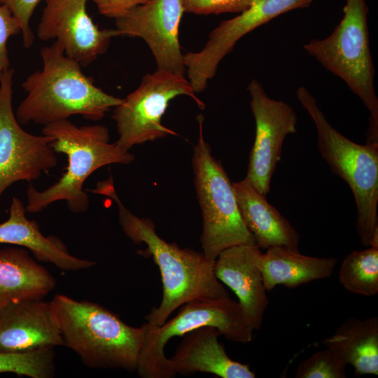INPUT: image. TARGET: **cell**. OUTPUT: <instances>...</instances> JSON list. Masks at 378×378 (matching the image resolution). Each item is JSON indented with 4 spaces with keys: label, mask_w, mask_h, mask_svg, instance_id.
Listing matches in <instances>:
<instances>
[{
    "label": "cell",
    "mask_w": 378,
    "mask_h": 378,
    "mask_svg": "<svg viewBox=\"0 0 378 378\" xmlns=\"http://www.w3.org/2000/svg\"><path fill=\"white\" fill-rule=\"evenodd\" d=\"M90 191L108 197L117 204L122 230L133 243L146 244V248L137 253L152 257L159 268L162 298L159 306L146 316L148 323L161 326L177 308L194 300L229 297L226 288L215 276V260L203 252L181 248L162 239L151 219L138 217L123 205L111 177L98 182Z\"/></svg>",
    "instance_id": "6da1fadb"
},
{
    "label": "cell",
    "mask_w": 378,
    "mask_h": 378,
    "mask_svg": "<svg viewBox=\"0 0 378 378\" xmlns=\"http://www.w3.org/2000/svg\"><path fill=\"white\" fill-rule=\"evenodd\" d=\"M40 55L42 69L31 74L22 84L27 95L15 113L20 125L45 126L76 115L97 121L122 103V99L95 85L56 41L43 47Z\"/></svg>",
    "instance_id": "7a4b0ae2"
},
{
    "label": "cell",
    "mask_w": 378,
    "mask_h": 378,
    "mask_svg": "<svg viewBox=\"0 0 378 378\" xmlns=\"http://www.w3.org/2000/svg\"><path fill=\"white\" fill-rule=\"evenodd\" d=\"M42 134L53 138L50 146L66 155L68 164L61 178L44 190L29 185L25 206L29 213H38L62 200L72 213H84L90 204L83 188L88 178L106 165L134 160V155L117 141L110 142L108 130L102 125L77 126L66 119L43 126Z\"/></svg>",
    "instance_id": "3957f363"
},
{
    "label": "cell",
    "mask_w": 378,
    "mask_h": 378,
    "mask_svg": "<svg viewBox=\"0 0 378 378\" xmlns=\"http://www.w3.org/2000/svg\"><path fill=\"white\" fill-rule=\"evenodd\" d=\"M64 346L89 368L136 371L144 328L125 323L99 304L56 294L50 302Z\"/></svg>",
    "instance_id": "277c9868"
},
{
    "label": "cell",
    "mask_w": 378,
    "mask_h": 378,
    "mask_svg": "<svg viewBox=\"0 0 378 378\" xmlns=\"http://www.w3.org/2000/svg\"><path fill=\"white\" fill-rule=\"evenodd\" d=\"M343 12L330 35L312 39L303 48L361 100L370 113L366 143L378 144V98L367 22L368 7L365 0H346Z\"/></svg>",
    "instance_id": "5b68a950"
},
{
    "label": "cell",
    "mask_w": 378,
    "mask_h": 378,
    "mask_svg": "<svg viewBox=\"0 0 378 378\" xmlns=\"http://www.w3.org/2000/svg\"><path fill=\"white\" fill-rule=\"evenodd\" d=\"M296 97L315 125L321 157L353 193L357 209V233L361 244L369 246L378 232V144H358L339 132L306 88H298Z\"/></svg>",
    "instance_id": "8992f818"
},
{
    "label": "cell",
    "mask_w": 378,
    "mask_h": 378,
    "mask_svg": "<svg viewBox=\"0 0 378 378\" xmlns=\"http://www.w3.org/2000/svg\"><path fill=\"white\" fill-rule=\"evenodd\" d=\"M144 337L136 371L142 378H172L169 359L164 348L169 340L197 328L211 326L233 342L246 344L253 339V330L238 303L230 297L202 298L180 307L178 313L161 326L143 324Z\"/></svg>",
    "instance_id": "52a82bcc"
},
{
    "label": "cell",
    "mask_w": 378,
    "mask_h": 378,
    "mask_svg": "<svg viewBox=\"0 0 378 378\" xmlns=\"http://www.w3.org/2000/svg\"><path fill=\"white\" fill-rule=\"evenodd\" d=\"M197 119L199 136L192 161L203 219L200 243L204 254L215 260L221 251L229 247L256 244L241 218L233 185L204 139V117L199 115Z\"/></svg>",
    "instance_id": "ba28073f"
},
{
    "label": "cell",
    "mask_w": 378,
    "mask_h": 378,
    "mask_svg": "<svg viewBox=\"0 0 378 378\" xmlns=\"http://www.w3.org/2000/svg\"><path fill=\"white\" fill-rule=\"evenodd\" d=\"M180 95L191 97L202 109L205 107L184 76L161 69L146 74L139 87L114 108L117 143L129 150L135 145L176 134L162 124V118L170 101Z\"/></svg>",
    "instance_id": "9c48e42d"
},
{
    "label": "cell",
    "mask_w": 378,
    "mask_h": 378,
    "mask_svg": "<svg viewBox=\"0 0 378 378\" xmlns=\"http://www.w3.org/2000/svg\"><path fill=\"white\" fill-rule=\"evenodd\" d=\"M13 74L8 69L0 80V201L13 183L37 180L58 162L50 146L53 138L30 134L18 121L12 106Z\"/></svg>",
    "instance_id": "30bf717a"
},
{
    "label": "cell",
    "mask_w": 378,
    "mask_h": 378,
    "mask_svg": "<svg viewBox=\"0 0 378 378\" xmlns=\"http://www.w3.org/2000/svg\"><path fill=\"white\" fill-rule=\"evenodd\" d=\"M314 0H254L236 17L223 20L209 35L198 52L183 55L188 80L195 93L203 92L220 61L246 34L288 11L309 7Z\"/></svg>",
    "instance_id": "8fae6325"
},
{
    "label": "cell",
    "mask_w": 378,
    "mask_h": 378,
    "mask_svg": "<svg viewBox=\"0 0 378 378\" xmlns=\"http://www.w3.org/2000/svg\"><path fill=\"white\" fill-rule=\"evenodd\" d=\"M255 122V140L248 165L247 177L266 196L286 137L297 132L298 115L288 103L270 97L262 85L252 79L247 86Z\"/></svg>",
    "instance_id": "7c38bea8"
},
{
    "label": "cell",
    "mask_w": 378,
    "mask_h": 378,
    "mask_svg": "<svg viewBox=\"0 0 378 378\" xmlns=\"http://www.w3.org/2000/svg\"><path fill=\"white\" fill-rule=\"evenodd\" d=\"M37 28L43 41L55 39L65 54L86 67L108 50L119 36L115 29H99L87 12L88 0H44Z\"/></svg>",
    "instance_id": "4fadbf2b"
},
{
    "label": "cell",
    "mask_w": 378,
    "mask_h": 378,
    "mask_svg": "<svg viewBox=\"0 0 378 378\" xmlns=\"http://www.w3.org/2000/svg\"><path fill=\"white\" fill-rule=\"evenodd\" d=\"M184 13L181 0H150L115 19V29L119 36L144 39L158 69L185 76L179 43V26Z\"/></svg>",
    "instance_id": "5bb4252c"
},
{
    "label": "cell",
    "mask_w": 378,
    "mask_h": 378,
    "mask_svg": "<svg viewBox=\"0 0 378 378\" xmlns=\"http://www.w3.org/2000/svg\"><path fill=\"white\" fill-rule=\"evenodd\" d=\"M260 249L255 244H242L221 251L214 261V274L237 295L249 326L260 330L269 304L259 266Z\"/></svg>",
    "instance_id": "9a60e30c"
},
{
    "label": "cell",
    "mask_w": 378,
    "mask_h": 378,
    "mask_svg": "<svg viewBox=\"0 0 378 378\" xmlns=\"http://www.w3.org/2000/svg\"><path fill=\"white\" fill-rule=\"evenodd\" d=\"M64 346L50 303L30 299L0 309V353H25Z\"/></svg>",
    "instance_id": "2e32d148"
},
{
    "label": "cell",
    "mask_w": 378,
    "mask_h": 378,
    "mask_svg": "<svg viewBox=\"0 0 378 378\" xmlns=\"http://www.w3.org/2000/svg\"><path fill=\"white\" fill-rule=\"evenodd\" d=\"M219 331L211 326L197 328L184 334L169 358L173 372L189 375L210 373L222 378H254L249 365L230 358L218 341Z\"/></svg>",
    "instance_id": "e0dca14e"
},
{
    "label": "cell",
    "mask_w": 378,
    "mask_h": 378,
    "mask_svg": "<svg viewBox=\"0 0 378 378\" xmlns=\"http://www.w3.org/2000/svg\"><path fill=\"white\" fill-rule=\"evenodd\" d=\"M232 185L241 218L260 249L282 246L299 251L298 230L247 177Z\"/></svg>",
    "instance_id": "ac0fdd59"
},
{
    "label": "cell",
    "mask_w": 378,
    "mask_h": 378,
    "mask_svg": "<svg viewBox=\"0 0 378 378\" xmlns=\"http://www.w3.org/2000/svg\"><path fill=\"white\" fill-rule=\"evenodd\" d=\"M26 212L22 202L13 197L8 218L0 223V244L27 248L39 261L51 263L62 270H82L95 265L70 254L59 238L44 236L37 223L27 218Z\"/></svg>",
    "instance_id": "d6986e66"
},
{
    "label": "cell",
    "mask_w": 378,
    "mask_h": 378,
    "mask_svg": "<svg viewBox=\"0 0 378 378\" xmlns=\"http://www.w3.org/2000/svg\"><path fill=\"white\" fill-rule=\"evenodd\" d=\"M55 286V277L24 248L0 250V309L18 301L43 299Z\"/></svg>",
    "instance_id": "ffe728a7"
},
{
    "label": "cell",
    "mask_w": 378,
    "mask_h": 378,
    "mask_svg": "<svg viewBox=\"0 0 378 378\" xmlns=\"http://www.w3.org/2000/svg\"><path fill=\"white\" fill-rule=\"evenodd\" d=\"M263 282L267 290L278 285L296 288L313 281L329 278L338 262L335 257L309 256L282 246L266 249L259 257Z\"/></svg>",
    "instance_id": "44dd1931"
},
{
    "label": "cell",
    "mask_w": 378,
    "mask_h": 378,
    "mask_svg": "<svg viewBox=\"0 0 378 378\" xmlns=\"http://www.w3.org/2000/svg\"><path fill=\"white\" fill-rule=\"evenodd\" d=\"M321 343L354 368L356 376L378 374V317L346 319Z\"/></svg>",
    "instance_id": "7402d4cb"
},
{
    "label": "cell",
    "mask_w": 378,
    "mask_h": 378,
    "mask_svg": "<svg viewBox=\"0 0 378 378\" xmlns=\"http://www.w3.org/2000/svg\"><path fill=\"white\" fill-rule=\"evenodd\" d=\"M339 281L349 292L365 297L378 293V244L349 253L342 260Z\"/></svg>",
    "instance_id": "603a6c76"
},
{
    "label": "cell",
    "mask_w": 378,
    "mask_h": 378,
    "mask_svg": "<svg viewBox=\"0 0 378 378\" xmlns=\"http://www.w3.org/2000/svg\"><path fill=\"white\" fill-rule=\"evenodd\" d=\"M52 347L18 354L0 353V373L12 372L30 378L52 377L55 371Z\"/></svg>",
    "instance_id": "cb8c5ba5"
},
{
    "label": "cell",
    "mask_w": 378,
    "mask_h": 378,
    "mask_svg": "<svg viewBox=\"0 0 378 378\" xmlns=\"http://www.w3.org/2000/svg\"><path fill=\"white\" fill-rule=\"evenodd\" d=\"M346 364L331 349L326 347L302 360L296 378H345Z\"/></svg>",
    "instance_id": "d4e9b609"
},
{
    "label": "cell",
    "mask_w": 378,
    "mask_h": 378,
    "mask_svg": "<svg viewBox=\"0 0 378 378\" xmlns=\"http://www.w3.org/2000/svg\"><path fill=\"white\" fill-rule=\"evenodd\" d=\"M254 0H181L185 12L196 15L240 13Z\"/></svg>",
    "instance_id": "484cf974"
},
{
    "label": "cell",
    "mask_w": 378,
    "mask_h": 378,
    "mask_svg": "<svg viewBox=\"0 0 378 378\" xmlns=\"http://www.w3.org/2000/svg\"><path fill=\"white\" fill-rule=\"evenodd\" d=\"M41 0H0L16 18L21 28L23 43L25 48L32 46L34 34L30 28L29 22L34 11Z\"/></svg>",
    "instance_id": "4316f807"
},
{
    "label": "cell",
    "mask_w": 378,
    "mask_h": 378,
    "mask_svg": "<svg viewBox=\"0 0 378 378\" xmlns=\"http://www.w3.org/2000/svg\"><path fill=\"white\" fill-rule=\"evenodd\" d=\"M21 31L20 24L9 8L0 4V80L4 72L9 69L7 50L8 38Z\"/></svg>",
    "instance_id": "83f0119b"
},
{
    "label": "cell",
    "mask_w": 378,
    "mask_h": 378,
    "mask_svg": "<svg viewBox=\"0 0 378 378\" xmlns=\"http://www.w3.org/2000/svg\"><path fill=\"white\" fill-rule=\"evenodd\" d=\"M102 15L116 19L150 0H92Z\"/></svg>",
    "instance_id": "f1b7e54d"
}]
</instances>
